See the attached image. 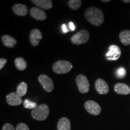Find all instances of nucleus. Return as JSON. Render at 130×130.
<instances>
[{
    "instance_id": "6ab92c4d",
    "label": "nucleus",
    "mask_w": 130,
    "mask_h": 130,
    "mask_svg": "<svg viewBox=\"0 0 130 130\" xmlns=\"http://www.w3.org/2000/svg\"><path fill=\"white\" fill-rule=\"evenodd\" d=\"M16 67L19 71H24L27 67V61L23 58L18 57L16 58L14 61Z\"/></svg>"
},
{
    "instance_id": "a211bd4d",
    "label": "nucleus",
    "mask_w": 130,
    "mask_h": 130,
    "mask_svg": "<svg viewBox=\"0 0 130 130\" xmlns=\"http://www.w3.org/2000/svg\"><path fill=\"white\" fill-rule=\"evenodd\" d=\"M119 39L121 43L125 46L130 44V30H123L119 34Z\"/></svg>"
},
{
    "instance_id": "4be33fe9",
    "label": "nucleus",
    "mask_w": 130,
    "mask_h": 130,
    "mask_svg": "<svg viewBox=\"0 0 130 130\" xmlns=\"http://www.w3.org/2000/svg\"><path fill=\"white\" fill-rule=\"evenodd\" d=\"M24 106L25 108L27 109H32L37 107V104L36 102H31L28 100H25L24 101Z\"/></svg>"
},
{
    "instance_id": "a878e982",
    "label": "nucleus",
    "mask_w": 130,
    "mask_h": 130,
    "mask_svg": "<svg viewBox=\"0 0 130 130\" xmlns=\"http://www.w3.org/2000/svg\"><path fill=\"white\" fill-rule=\"evenodd\" d=\"M7 63V59L1 58V59H0V69L2 70L3 68H4V66L6 65V64Z\"/></svg>"
},
{
    "instance_id": "412c9836",
    "label": "nucleus",
    "mask_w": 130,
    "mask_h": 130,
    "mask_svg": "<svg viewBox=\"0 0 130 130\" xmlns=\"http://www.w3.org/2000/svg\"><path fill=\"white\" fill-rule=\"evenodd\" d=\"M82 1L81 0H70L68 1V5L69 7L74 10H77L81 7Z\"/></svg>"
},
{
    "instance_id": "5701e85b",
    "label": "nucleus",
    "mask_w": 130,
    "mask_h": 130,
    "mask_svg": "<svg viewBox=\"0 0 130 130\" xmlns=\"http://www.w3.org/2000/svg\"><path fill=\"white\" fill-rule=\"evenodd\" d=\"M117 76H118V78H122L125 77L126 75V70L124 68H119V69L117 70L116 72Z\"/></svg>"
},
{
    "instance_id": "39448f33",
    "label": "nucleus",
    "mask_w": 130,
    "mask_h": 130,
    "mask_svg": "<svg viewBox=\"0 0 130 130\" xmlns=\"http://www.w3.org/2000/svg\"><path fill=\"white\" fill-rule=\"evenodd\" d=\"M78 88L81 93H86L90 89V84L87 77L84 75L80 74L77 76L76 78Z\"/></svg>"
},
{
    "instance_id": "9b49d317",
    "label": "nucleus",
    "mask_w": 130,
    "mask_h": 130,
    "mask_svg": "<svg viewBox=\"0 0 130 130\" xmlns=\"http://www.w3.org/2000/svg\"><path fill=\"white\" fill-rule=\"evenodd\" d=\"M42 34L39 29H33L31 30L30 35V40L31 45L33 46H37L42 40Z\"/></svg>"
},
{
    "instance_id": "ddd939ff",
    "label": "nucleus",
    "mask_w": 130,
    "mask_h": 130,
    "mask_svg": "<svg viewBox=\"0 0 130 130\" xmlns=\"http://www.w3.org/2000/svg\"><path fill=\"white\" fill-rule=\"evenodd\" d=\"M13 12L16 15L19 16H25L28 13V8L26 6L22 4H16L12 7Z\"/></svg>"
},
{
    "instance_id": "7ed1b4c3",
    "label": "nucleus",
    "mask_w": 130,
    "mask_h": 130,
    "mask_svg": "<svg viewBox=\"0 0 130 130\" xmlns=\"http://www.w3.org/2000/svg\"><path fill=\"white\" fill-rule=\"evenodd\" d=\"M72 69V63L66 60H59L54 64L53 69L57 74H63L70 72Z\"/></svg>"
},
{
    "instance_id": "f3484780",
    "label": "nucleus",
    "mask_w": 130,
    "mask_h": 130,
    "mask_svg": "<svg viewBox=\"0 0 130 130\" xmlns=\"http://www.w3.org/2000/svg\"><path fill=\"white\" fill-rule=\"evenodd\" d=\"M57 130H71V122L67 118H62L57 123Z\"/></svg>"
},
{
    "instance_id": "c85d7f7f",
    "label": "nucleus",
    "mask_w": 130,
    "mask_h": 130,
    "mask_svg": "<svg viewBox=\"0 0 130 130\" xmlns=\"http://www.w3.org/2000/svg\"><path fill=\"white\" fill-rule=\"evenodd\" d=\"M123 2L125 3H130V0H123Z\"/></svg>"
},
{
    "instance_id": "0eeeda50",
    "label": "nucleus",
    "mask_w": 130,
    "mask_h": 130,
    "mask_svg": "<svg viewBox=\"0 0 130 130\" xmlns=\"http://www.w3.org/2000/svg\"><path fill=\"white\" fill-rule=\"evenodd\" d=\"M84 107L89 113L94 116L100 115L101 111V108L100 105L94 101L89 100L86 101L84 104Z\"/></svg>"
},
{
    "instance_id": "b1692460",
    "label": "nucleus",
    "mask_w": 130,
    "mask_h": 130,
    "mask_svg": "<svg viewBox=\"0 0 130 130\" xmlns=\"http://www.w3.org/2000/svg\"><path fill=\"white\" fill-rule=\"evenodd\" d=\"M16 130H30L28 126L24 123H20L17 125Z\"/></svg>"
},
{
    "instance_id": "aec40b11",
    "label": "nucleus",
    "mask_w": 130,
    "mask_h": 130,
    "mask_svg": "<svg viewBox=\"0 0 130 130\" xmlns=\"http://www.w3.org/2000/svg\"><path fill=\"white\" fill-rule=\"evenodd\" d=\"M27 87H28V86H27V84L26 83H21L16 89V93L18 94L21 97H22L27 93Z\"/></svg>"
},
{
    "instance_id": "9d476101",
    "label": "nucleus",
    "mask_w": 130,
    "mask_h": 130,
    "mask_svg": "<svg viewBox=\"0 0 130 130\" xmlns=\"http://www.w3.org/2000/svg\"><path fill=\"white\" fill-rule=\"evenodd\" d=\"M7 104L12 106H17L22 104V99L16 92H12L6 96Z\"/></svg>"
},
{
    "instance_id": "c756f323",
    "label": "nucleus",
    "mask_w": 130,
    "mask_h": 130,
    "mask_svg": "<svg viewBox=\"0 0 130 130\" xmlns=\"http://www.w3.org/2000/svg\"><path fill=\"white\" fill-rule=\"evenodd\" d=\"M102 2L103 3H107V2H110V0H102Z\"/></svg>"
},
{
    "instance_id": "6e6552de",
    "label": "nucleus",
    "mask_w": 130,
    "mask_h": 130,
    "mask_svg": "<svg viewBox=\"0 0 130 130\" xmlns=\"http://www.w3.org/2000/svg\"><path fill=\"white\" fill-rule=\"evenodd\" d=\"M38 80L40 84L42 86L43 88L47 92H51L54 89L53 81L46 75H40L38 77Z\"/></svg>"
},
{
    "instance_id": "2eb2a0df",
    "label": "nucleus",
    "mask_w": 130,
    "mask_h": 130,
    "mask_svg": "<svg viewBox=\"0 0 130 130\" xmlns=\"http://www.w3.org/2000/svg\"><path fill=\"white\" fill-rule=\"evenodd\" d=\"M32 3L37 7L45 10H49L53 7V2L50 0H32Z\"/></svg>"
},
{
    "instance_id": "393cba45",
    "label": "nucleus",
    "mask_w": 130,
    "mask_h": 130,
    "mask_svg": "<svg viewBox=\"0 0 130 130\" xmlns=\"http://www.w3.org/2000/svg\"><path fill=\"white\" fill-rule=\"evenodd\" d=\"M2 130H15L12 125L10 123H6L4 126H3Z\"/></svg>"
},
{
    "instance_id": "f257e3e1",
    "label": "nucleus",
    "mask_w": 130,
    "mask_h": 130,
    "mask_svg": "<svg viewBox=\"0 0 130 130\" xmlns=\"http://www.w3.org/2000/svg\"><path fill=\"white\" fill-rule=\"evenodd\" d=\"M85 18L89 23L94 26L101 25L104 21V15L102 11L96 7H89L85 12Z\"/></svg>"
},
{
    "instance_id": "4468645a",
    "label": "nucleus",
    "mask_w": 130,
    "mask_h": 130,
    "mask_svg": "<svg viewBox=\"0 0 130 130\" xmlns=\"http://www.w3.org/2000/svg\"><path fill=\"white\" fill-rule=\"evenodd\" d=\"M114 89L115 92L120 95H128L130 93V88L125 84L117 83Z\"/></svg>"
},
{
    "instance_id": "cd10ccee",
    "label": "nucleus",
    "mask_w": 130,
    "mask_h": 130,
    "mask_svg": "<svg viewBox=\"0 0 130 130\" xmlns=\"http://www.w3.org/2000/svg\"><path fill=\"white\" fill-rule=\"evenodd\" d=\"M61 28H62L63 32H64V33L68 32V29L67 28V27H66V24H63V25H61Z\"/></svg>"
},
{
    "instance_id": "423d86ee",
    "label": "nucleus",
    "mask_w": 130,
    "mask_h": 130,
    "mask_svg": "<svg viewBox=\"0 0 130 130\" xmlns=\"http://www.w3.org/2000/svg\"><path fill=\"white\" fill-rule=\"evenodd\" d=\"M121 50L119 47L117 45H112L110 46L108 51L105 54L107 60L109 61H116L121 57Z\"/></svg>"
},
{
    "instance_id": "f03ea898",
    "label": "nucleus",
    "mask_w": 130,
    "mask_h": 130,
    "mask_svg": "<svg viewBox=\"0 0 130 130\" xmlns=\"http://www.w3.org/2000/svg\"><path fill=\"white\" fill-rule=\"evenodd\" d=\"M50 113V108L46 104H41L31 111V116L35 119L37 121H44L48 118Z\"/></svg>"
},
{
    "instance_id": "20e7f679",
    "label": "nucleus",
    "mask_w": 130,
    "mask_h": 130,
    "mask_svg": "<svg viewBox=\"0 0 130 130\" xmlns=\"http://www.w3.org/2000/svg\"><path fill=\"white\" fill-rule=\"evenodd\" d=\"M90 35L88 31L81 30L71 37V40L73 44L79 45L84 44L89 41Z\"/></svg>"
},
{
    "instance_id": "1a4fd4ad",
    "label": "nucleus",
    "mask_w": 130,
    "mask_h": 130,
    "mask_svg": "<svg viewBox=\"0 0 130 130\" xmlns=\"http://www.w3.org/2000/svg\"><path fill=\"white\" fill-rule=\"evenodd\" d=\"M95 89L98 93L101 95H105L109 92L108 85L104 79L99 78L95 82Z\"/></svg>"
},
{
    "instance_id": "dca6fc26",
    "label": "nucleus",
    "mask_w": 130,
    "mask_h": 130,
    "mask_svg": "<svg viewBox=\"0 0 130 130\" xmlns=\"http://www.w3.org/2000/svg\"><path fill=\"white\" fill-rule=\"evenodd\" d=\"M1 39H2L3 44L8 48H14L17 43V41L15 39L9 35L3 36Z\"/></svg>"
},
{
    "instance_id": "f8f14e48",
    "label": "nucleus",
    "mask_w": 130,
    "mask_h": 130,
    "mask_svg": "<svg viewBox=\"0 0 130 130\" xmlns=\"http://www.w3.org/2000/svg\"><path fill=\"white\" fill-rule=\"evenodd\" d=\"M30 15L38 21H43L46 19V14L44 11L37 7H32L30 12Z\"/></svg>"
},
{
    "instance_id": "bb28decb",
    "label": "nucleus",
    "mask_w": 130,
    "mask_h": 130,
    "mask_svg": "<svg viewBox=\"0 0 130 130\" xmlns=\"http://www.w3.org/2000/svg\"><path fill=\"white\" fill-rule=\"evenodd\" d=\"M69 25L70 30H71V31H74L75 30V26L74 24L72 22H70L69 24Z\"/></svg>"
}]
</instances>
